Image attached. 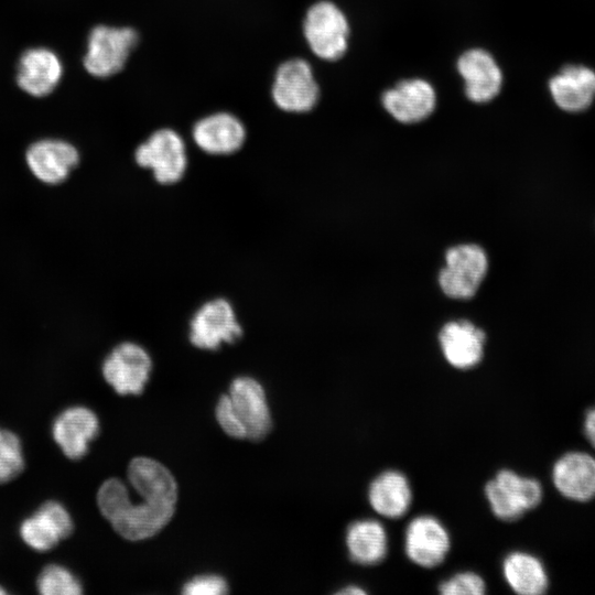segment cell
Instances as JSON below:
<instances>
[{
  "instance_id": "cell-1",
  "label": "cell",
  "mask_w": 595,
  "mask_h": 595,
  "mask_svg": "<svg viewBox=\"0 0 595 595\" xmlns=\"http://www.w3.org/2000/svg\"><path fill=\"white\" fill-rule=\"evenodd\" d=\"M127 476L138 499H132L121 479L109 478L97 491V505L121 537L131 541L144 540L158 533L171 520L177 500V486L171 472L149 457L133 458Z\"/></svg>"
},
{
  "instance_id": "cell-2",
  "label": "cell",
  "mask_w": 595,
  "mask_h": 595,
  "mask_svg": "<svg viewBox=\"0 0 595 595\" xmlns=\"http://www.w3.org/2000/svg\"><path fill=\"white\" fill-rule=\"evenodd\" d=\"M134 163L152 173L153 180L162 186L181 182L188 167L187 148L183 137L172 128H159L133 152Z\"/></svg>"
},
{
  "instance_id": "cell-3",
  "label": "cell",
  "mask_w": 595,
  "mask_h": 595,
  "mask_svg": "<svg viewBox=\"0 0 595 595\" xmlns=\"http://www.w3.org/2000/svg\"><path fill=\"white\" fill-rule=\"evenodd\" d=\"M302 32L311 52L323 61H337L347 51L348 20L332 1L320 0L309 7L302 22Z\"/></svg>"
},
{
  "instance_id": "cell-4",
  "label": "cell",
  "mask_w": 595,
  "mask_h": 595,
  "mask_svg": "<svg viewBox=\"0 0 595 595\" xmlns=\"http://www.w3.org/2000/svg\"><path fill=\"white\" fill-rule=\"evenodd\" d=\"M139 42V32L132 26L98 24L89 32L84 67L97 78L117 75L125 68Z\"/></svg>"
},
{
  "instance_id": "cell-5",
  "label": "cell",
  "mask_w": 595,
  "mask_h": 595,
  "mask_svg": "<svg viewBox=\"0 0 595 595\" xmlns=\"http://www.w3.org/2000/svg\"><path fill=\"white\" fill-rule=\"evenodd\" d=\"M271 98L277 108L288 113H306L320 99V86L311 64L301 57L282 62L271 84Z\"/></svg>"
},
{
  "instance_id": "cell-6",
  "label": "cell",
  "mask_w": 595,
  "mask_h": 595,
  "mask_svg": "<svg viewBox=\"0 0 595 595\" xmlns=\"http://www.w3.org/2000/svg\"><path fill=\"white\" fill-rule=\"evenodd\" d=\"M242 335L236 310L226 298L204 302L188 322V340L203 350H217L224 344L236 343Z\"/></svg>"
},
{
  "instance_id": "cell-7",
  "label": "cell",
  "mask_w": 595,
  "mask_h": 595,
  "mask_svg": "<svg viewBox=\"0 0 595 595\" xmlns=\"http://www.w3.org/2000/svg\"><path fill=\"white\" fill-rule=\"evenodd\" d=\"M485 495L498 519L513 521L540 504L543 490L537 479L501 469L487 482Z\"/></svg>"
},
{
  "instance_id": "cell-8",
  "label": "cell",
  "mask_w": 595,
  "mask_h": 595,
  "mask_svg": "<svg viewBox=\"0 0 595 595\" xmlns=\"http://www.w3.org/2000/svg\"><path fill=\"white\" fill-rule=\"evenodd\" d=\"M488 270V259L482 247L462 244L445 253V266L439 283L443 293L452 299H470L478 291Z\"/></svg>"
},
{
  "instance_id": "cell-9",
  "label": "cell",
  "mask_w": 595,
  "mask_h": 595,
  "mask_svg": "<svg viewBox=\"0 0 595 595\" xmlns=\"http://www.w3.org/2000/svg\"><path fill=\"white\" fill-rule=\"evenodd\" d=\"M151 370L150 354L144 347L130 340L116 345L101 365L106 382L121 396L142 393Z\"/></svg>"
},
{
  "instance_id": "cell-10",
  "label": "cell",
  "mask_w": 595,
  "mask_h": 595,
  "mask_svg": "<svg viewBox=\"0 0 595 595\" xmlns=\"http://www.w3.org/2000/svg\"><path fill=\"white\" fill-rule=\"evenodd\" d=\"M30 174L40 183L56 186L66 182L79 166L78 149L62 139H40L24 154Z\"/></svg>"
},
{
  "instance_id": "cell-11",
  "label": "cell",
  "mask_w": 595,
  "mask_h": 595,
  "mask_svg": "<svg viewBox=\"0 0 595 595\" xmlns=\"http://www.w3.org/2000/svg\"><path fill=\"white\" fill-rule=\"evenodd\" d=\"M191 137L202 152L214 156H228L244 148L247 128L235 113L215 111L195 121Z\"/></svg>"
},
{
  "instance_id": "cell-12",
  "label": "cell",
  "mask_w": 595,
  "mask_h": 595,
  "mask_svg": "<svg viewBox=\"0 0 595 595\" xmlns=\"http://www.w3.org/2000/svg\"><path fill=\"white\" fill-rule=\"evenodd\" d=\"M451 548L450 534L433 516L412 519L405 530L404 549L410 561L425 569L440 565Z\"/></svg>"
},
{
  "instance_id": "cell-13",
  "label": "cell",
  "mask_w": 595,
  "mask_h": 595,
  "mask_svg": "<svg viewBox=\"0 0 595 595\" xmlns=\"http://www.w3.org/2000/svg\"><path fill=\"white\" fill-rule=\"evenodd\" d=\"M231 407L247 432V439L260 441L272 426L271 415L262 386L253 378H235L228 393Z\"/></svg>"
},
{
  "instance_id": "cell-14",
  "label": "cell",
  "mask_w": 595,
  "mask_h": 595,
  "mask_svg": "<svg viewBox=\"0 0 595 595\" xmlns=\"http://www.w3.org/2000/svg\"><path fill=\"white\" fill-rule=\"evenodd\" d=\"M386 111L401 123H416L426 119L436 105L433 86L422 78L397 83L381 96Z\"/></svg>"
},
{
  "instance_id": "cell-15",
  "label": "cell",
  "mask_w": 595,
  "mask_h": 595,
  "mask_svg": "<svg viewBox=\"0 0 595 595\" xmlns=\"http://www.w3.org/2000/svg\"><path fill=\"white\" fill-rule=\"evenodd\" d=\"M73 520L66 508L47 500L20 526L22 540L32 549L45 552L56 547L73 532Z\"/></svg>"
},
{
  "instance_id": "cell-16",
  "label": "cell",
  "mask_w": 595,
  "mask_h": 595,
  "mask_svg": "<svg viewBox=\"0 0 595 595\" xmlns=\"http://www.w3.org/2000/svg\"><path fill=\"white\" fill-rule=\"evenodd\" d=\"M464 89L470 101L483 104L493 100L502 86V73L496 60L483 48L464 52L457 61Z\"/></svg>"
},
{
  "instance_id": "cell-17",
  "label": "cell",
  "mask_w": 595,
  "mask_h": 595,
  "mask_svg": "<svg viewBox=\"0 0 595 595\" xmlns=\"http://www.w3.org/2000/svg\"><path fill=\"white\" fill-rule=\"evenodd\" d=\"M548 87L560 109L582 112L595 100V71L582 64L565 65L550 78Z\"/></svg>"
},
{
  "instance_id": "cell-18",
  "label": "cell",
  "mask_w": 595,
  "mask_h": 595,
  "mask_svg": "<svg viewBox=\"0 0 595 595\" xmlns=\"http://www.w3.org/2000/svg\"><path fill=\"white\" fill-rule=\"evenodd\" d=\"M552 482L558 491L574 501L595 497V457L573 451L563 454L552 467Z\"/></svg>"
},
{
  "instance_id": "cell-19",
  "label": "cell",
  "mask_w": 595,
  "mask_h": 595,
  "mask_svg": "<svg viewBox=\"0 0 595 595\" xmlns=\"http://www.w3.org/2000/svg\"><path fill=\"white\" fill-rule=\"evenodd\" d=\"M52 432L65 456L79 459L86 455L89 443L98 435L99 421L90 409L71 407L54 420Z\"/></svg>"
},
{
  "instance_id": "cell-20",
  "label": "cell",
  "mask_w": 595,
  "mask_h": 595,
  "mask_svg": "<svg viewBox=\"0 0 595 595\" xmlns=\"http://www.w3.org/2000/svg\"><path fill=\"white\" fill-rule=\"evenodd\" d=\"M63 75L58 56L46 47L26 50L18 63L17 83L33 97H44L53 93Z\"/></svg>"
},
{
  "instance_id": "cell-21",
  "label": "cell",
  "mask_w": 595,
  "mask_h": 595,
  "mask_svg": "<svg viewBox=\"0 0 595 595\" xmlns=\"http://www.w3.org/2000/svg\"><path fill=\"white\" fill-rule=\"evenodd\" d=\"M485 340L486 335L483 329L468 321L448 322L439 334L445 359L457 369H469L480 363Z\"/></svg>"
},
{
  "instance_id": "cell-22",
  "label": "cell",
  "mask_w": 595,
  "mask_h": 595,
  "mask_svg": "<svg viewBox=\"0 0 595 595\" xmlns=\"http://www.w3.org/2000/svg\"><path fill=\"white\" fill-rule=\"evenodd\" d=\"M371 508L380 516L397 519L405 515L412 491L405 475L399 470H385L372 479L368 489Z\"/></svg>"
},
{
  "instance_id": "cell-23",
  "label": "cell",
  "mask_w": 595,
  "mask_h": 595,
  "mask_svg": "<svg viewBox=\"0 0 595 595\" xmlns=\"http://www.w3.org/2000/svg\"><path fill=\"white\" fill-rule=\"evenodd\" d=\"M346 547L353 562L375 565L388 552V538L383 526L374 519L357 520L346 531Z\"/></svg>"
},
{
  "instance_id": "cell-24",
  "label": "cell",
  "mask_w": 595,
  "mask_h": 595,
  "mask_svg": "<svg viewBox=\"0 0 595 595\" xmlns=\"http://www.w3.org/2000/svg\"><path fill=\"white\" fill-rule=\"evenodd\" d=\"M502 572L511 589L520 595L543 594L549 585L543 563L528 552L509 553L504 559Z\"/></svg>"
},
{
  "instance_id": "cell-25",
  "label": "cell",
  "mask_w": 595,
  "mask_h": 595,
  "mask_svg": "<svg viewBox=\"0 0 595 595\" xmlns=\"http://www.w3.org/2000/svg\"><path fill=\"white\" fill-rule=\"evenodd\" d=\"M36 586L42 595H78L83 587L78 578L58 564L46 565L40 573Z\"/></svg>"
},
{
  "instance_id": "cell-26",
  "label": "cell",
  "mask_w": 595,
  "mask_h": 595,
  "mask_svg": "<svg viewBox=\"0 0 595 595\" xmlns=\"http://www.w3.org/2000/svg\"><path fill=\"white\" fill-rule=\"evenodd\" d=\"M23 469L20 439L13 432L0 428V485L14 479Z\"/></svg>"
},
{
  "instance_id": "cell-27",
  "label": "cell",
  "mask_w": 595,
  "mask_h": 595,
  "mask_svg": "<svg viewBox=\"0 0 595 595\" xmlns=\"http://www.w3.org/2000/svg\"><path fill=\"white\" fill-rule=\"evenodd\" d=\"M442 595H483L486 584L483 577L474 572H462L443 581L439 585Z\"/></svg>"
},
{
  "instance_id": "cell-28",
  "label": "cell",
  "mask_w": 595,
  "mask_h": 595,
  "mask_svg": "<svg viewBox=\"0 0 595 595\" xmlns=\"http://www.w3.org/2000/svg\"><path fill=\"white\" fill-rule=\"evenodd\" d=\"M215 415L223 431L235 439H247V432L236 415L228 394H224L217 402Z\"/></svg>"
},
{
  "instance_id": "cell-29",
  "label": "cell",
  "mask_w": 595,
  "mask_h": 595,
  "mask_svg": "<svg viewBox=\"0 0 595 595\" xmlns=\"http://www.w3.org/2000/svg\"><path fill=\"white\" fill-rule=\"evenodd\" d=\"M227 592L226 581L215 574L195 576L185 583L182 589L185 595H223Z\"/></svg>"
},
{
  "instance_id": "cell-30",
  "label": "cell",
  "mask_w": 595,
  "mask_h": 595,
  "mask_svg": "<svg viewBox=\"0 0 595 595\" xmlns=\"http://www.w3.org/2000/svg\"><path fill=\"white\" fill-rule=\"evenodd\" d=\"M583 431L587 441L595 447V407L586 412L583 422Z\"/></svg>"
},
{
  "instance_id": "cell-31",
  "label": "cell",
  "mask_w": 595,
  "mask_h": 595,
  "mask_svg": "<svg viewBox=\"0 0 595 595\" xmlns=\"http://www.w3.org/2000/svg\"><path fill=\"white\" fill-rule=\"evenodd\" d=\"M366 593L364 588L357 585H348L337 592L339 595H365Z\"/></svg>"
},
{
  "instance_id": "cell-32",
  "label": "cell",
  "mask_w": 595,
  "mask_h": 595,
  "mask_svg": "<svg viewBox=\"0 0 595 595\" xmlns=\"http://www.w3.org/2000/svg\"><path fill=\"white\" fill-rule=\"evenodd\" d=\"M7 592L0 586V595L6 594Z\"/></svg>"
}]
</instances>
